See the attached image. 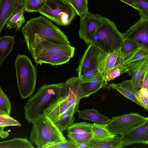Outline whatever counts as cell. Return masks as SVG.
Here are the masks:
<instances>
[{
  "mask_svg": "<svg viewBox=\"0 0 148 148\" xmlns=\"http://www.w3.org/2000/svg\"><path fill=\"white\" fill-rule=\"evenodd\" d=\"M21 32L30 53L40 42L44 40L61 45H70L65 34L45 16H40L28 20L22 27Z\"/></svg>",
  "mask_w": 148,
  "mask_h": 148,
  "instance_id": "1",
  "label": "cell"
},
{
  "mask_svg": "<svg viewBox=\"0 0 148 148\" xmlns=\"http://www.w3.org/2000/svg\"><path fill=\"white\" fill-rule=\"evenodd\" d=\"M69 94L65 82L44 84L34 95L30 97L24 107L26 119L30 123L44 117V112L51 104Z\"/></svg>",
  "mask_w": 148,
  "mask_h": 148,
  "instance_id": "2",
  "label": "cell"
},
{
  "mask_svg": "<svg viewBox=\"0 0 148 148\" xmlns=\"http://www.w3.org/2000/svg\"><path fill=\"white\" fill-rule=\"evenodd\" d=\"M14 65L17 87L23 99L29 97L36 89L37 76V69L29 57L24 54H18L16 57Z\"/></svg>",
  "mask_w": 148,
  "mask_h": 148,
  "instance_id": "3",
  "label": "cell"
},
{
  "mask_svg": "<svg viewBox=\"0 0 148 148\" xmlns=\"http://www.w3.org/2000/svg\"><path fill=\"white\" fill-rule=\"evenodd\" d=\"M32 124L30 141L38 148H46L49 145L66 139L62 131L47 116L38 119Z\"/></svg>",
  "mask_w": 148,
  "mask_h": 148,
  "instance_id": "4",
  "label": "cell"
},
{
  "mask_svg": "<svg viewBox=\"0 0 148 148\" xmlns=\"http://www.w3.org/2000/svg\"><path fill=\"white\" fill-rule=\"evenodd\" d=\"M103 19V25L97 31L92 43L108 54L120 48L123 37L113 21L104 17Z\"/></svg>",
  "mask_w": 148,
  "mask_h": 148,
  "instance_id": "5",
  "label": "cell"
},
{
  "mask_svg": "<svg viewBox=\"0 0 148 148\" xmlns=\"http://www.w3.org/2000/svg\"><path fill=\"white\" fill-rule=\"evenodd\" d=\"M37 12L61 26L71 24L77 14L73 8L64 0H45Z\"/></svg>",
  "mask_w": 148,
  "mask_h": 148,
  "instance_id": "6",
  "label": "cell"
},
{
  "mask_svg": "<svg viewBox=\"0 0 148 148\" xmlns=\"http://www.w3.org/2000/svg\"><path fill=\"white\" fill-rule=\"evenodd\" d=\"M147 118L139 113L132 112L112 117L110 121L104 125L113 134L116 136L121 135L145 123Z\"/></svg>",
  "mask_w": 148,
  "mask_h": 148,
  "instance_id": "7",
  "label": "cell"
},
{
  "mask_svg": "<svg viewBox=\"0 0 148 148\" xmlns=\"http://www.w3.org/2000/svg\"><path fill=\"white\" fill-rule=\"evenodd\" d=\"M79 36L88 45L92 43L98 29L103 25V16L88 12L80 18Z\"/></svg>",
  "mask_w": 148,
  "mask_h": 148,
  "instance_id": "8",
  "label": "cell"
},
{
  "mask_svg": "<svg viewBox=\"0 0 148 148\" xmlns=\"http://www.w3.org/2000/svg\"><path fill=\"white\" fill-rule=\"evenodd\" d=\"M107 54L93 43L88 45L76 69L78 77L89 70L98 69Z\"/></svg>",
  "mask_w": 148,
  "mask_h": 148,
  "instance_id": "9",
  "label": "cell"
},
{
  "mask_svg": "<svg viewBox=\"0 0 148 148\" xmlns=\"http://www.w3.org/2000/svg\"><path fill=\"white\" fill-rule=\"evenodd\" d=\"M75 48L70 45L59 44L47 40L40 42L30 53L34 59L53 54L66 56L71 58L73 57Z\"/></svg>",
  "mask_w": 148,
  "mask_h": 148,
  "instance_id": "10",
  "label": "cell"
},
{
  "mask_svg": "<svg viewBox=\"0 0 148 148\" xmlns=\"http://www.w3.org/2000/svg\"><path fill=\"white\" fill-rule=\"evenodd\" d=\"M123 34V39H130L137 42L140 47L148 50V19L140 17L137 22Z\"/></svg>",
  "mask_w": 148,
  "mask_h": 148,
  "instance_id": "11",
  "label": "cell"
},
{
  "mask_svg": "<svg viewBox=\"0 0 148 148\" xmlns=\"http://www.w3.org/2000/svg\"><path fill=\"white\" fill-rule=\"evenodd\" d=\"M121 137L123 147L135 144H148V117L145 123Z\"/></svg>",
  "mask_w": 148,
  "mask_h": 148,
  "instance_id": "12",
  "label": "cell"
},
{
  "mask_svg": "<svg viewBox=\"0 0 148 148\" xmlns=\"http://www.w3.org/2000/svg\"><path fill=\"white\" fill-rule=\"evenodd\" d=\"M23 9H25L24 0H0V33L10 18Z\"/></svg>",
  "mask_w": 148,
  "mask_h": 148,
  "instance_id": "13",
  "label": "cell"
},
{
  "mask_svg": "<svg viewBox=\"0 0 148 148\" xmlns=\"http://www.w3.org/2000/svg\"><path fill=\"white\" fill-rule=\"evenodd\" d=\"M127 73L131 77L135 86L138 89L142 88L145 74L148 69V56L135 61L128 66Z\"/></svg>",
  "mask_w": 148,
  "mask_h": 148,
  "instance_id": "14",
  "label": "cell"
},
{
  "mask_svg": "<svg viewBox=\"0 0 148 148\" xmlns=\"http://www.w3.org/2000/svg\"><path fill=\"white\" fill-rule=\"evenodd\" d=\"M107 88L108 90H116L125 97L144 108L143 106L136 98V94L138 90L131 79L124 81L119 84L112 83L108 86Z\"/></svg>",
  "mask_w": 148,
  "mask_h": 148,
  "instance_id": "15",
  "label": "cell"
},
{
  "mask_svg": "<svg viewBox=\"0 0 148 148\" xmlns=\"http://www.w3.org/2000/svg\"><path fill=\"white\" fill-rule=\"evenodd\" d=\"M108 84V82L102 75L90 79L80 80V85L83 98L89 97Z\"/></svg>",
  "mask_w": 148,
  "mask_h": 148,
  "instance_id": "16",
  "label": "cell"
},
{
  "mask_svg": "<svg viewBox=\"0 0 148 148\" xmlns=\"http://www.w3.org/2000/svg\"><path fill=\"white\" fill-rule=\"evenodd\" d=\"M90 148H122L123 142L120 136L103 139L92 138L90 141Z\"/></svg>",
  "mask_w": 148,
  "mask_h": 148,
  "instance_id": "17",
  "label": "cell"
},
{
  "mask_svg": "<svg viewBox=\"0 0 148 148\" xmlns=\"http://www.w3.org/2000/svg\"><path fill=\"white\" fill-rule=\"evenodd\" d=\"M78 113L79 119L91 121L99 124H106L110 119L99 113L94 108L79 110Z\"/></svg>",
  "mask_w": 148,
  "mask_h": 148,
  "instance_id": "18",
  "label": "cell"
},
{
  "mask_svg": "<svg viewBox=\"0 0 148 148\" xmlns=\"http://www.w3.org/2000/svg\"><path fill=\"white\" fill-rule=\"evenodd\" d=\"M120 48L108 54L99 65L98 69L104 77L108 70L119 63Z\"/></svg>",
  "mask_w": 148,
  "mask_h": 148,
  "instance_id": "19",
  "label": "cell"
},
{
  "mask_svg": "<svg viewBox=\"0 0 148 148\" xmlns=\"http://www.w3.org/2000/svg\"><path fill=\"white\" fill-rule=\"evenodd\" d=\"M15 36L8 35L0 37V65L9 55L15 43Z\"/></svg>",
  "mask_w": 148,
  "mask_h": 148,
  "instance_id": "20",
  "label": "cell"
},
{
  "mask_svg": "<svg viewBox=\"0 0 148 148\" xmlns=\"http://www.w3.org/2000/svg\"><path fill=\"white\" fill-rule=\"evenodd\" d=\"M71 58L66 56L56 54L37 58L34 60L37 64L46 63L52 65H59L67 62Z\"/></svg>",
  "mask_w": 148,
  "mask_h": 148,
  "instance_id": "21",
  "label": "cell"
},
{
  "mask_svg": "<svg viewBox=\"0 0 148 148\" xmlns=\"http://www.w3.org/2000/svg\"><path fill=\"white\" fill-rule=\"evenodd\" d=\"M148 56V50L140 47L120 59V63L123 66H127L131 63Z\"/></svg>",
  "mask_w": 148,
  "mask_h": 148,
  "instance_id": "22",
  "label": "cell"
},
{
  "mask_svg": "<svg viewBox=\"0 0 148 148\" xmlns=\"http://www.w3.org/2000/svg\"><path fill=\"white\" fill-rule=\"evenodd\" d=\"M32 143L26 138H15L0 143V148H34Z\"/></svg>",
  "mask_w": 148,
  "mask_h": 148,
  "instance_id": "23",
  "label": "cell"
},
{
  "mask_svg": "<svg viewBox=\"0 0 148 148\" xmlns=\"http://www.w3.org/2000/svg\"><path fill=\"white\" fill-rule=\"evenodd\" d=\"M25 9L20 10L13 15L7 21L5 25L6 29H14L18 31L25 22Z\"/></svg>",
  "mask_w": 148,
  "mask_h": 148,
  "instance_id": "24",
  "label": "cell"
},
{
  "mask_svg": "<svg viewBox=\"0 0 148 148\" xmlns=\"http://www.w3.org/2000/svg\"><path fill=\"white\" fill-rule=\"evenodd\" d=\"M92 133V138L95 139H103L117 136L107 130L105 127L104 124L95 123H93Z\"/></svg>",
  "mask_w": 148,
  "mask_h": 148,
  "instance_id": "25",
  "label": "cell"
},
{
  "mask_svg": "<svg viewBox=\"0 0 148 148\" xmlns=\"http://www.w3.org/2000/svg\"><path fill=\"white\" fill-rule=\"evenodd\" d=\"M70 5L80 18L86 15L88 12V0H64Z\"/></svg>",
  "mask_w": 148,
  "mask_h": 148,
  "instance_id": "26",
  "label": "cell"
},
{
  "mask_svg": "<svg viewBox=\"0 0 148 148\" xmlns=\"http://www.w3.org/2000/svg\"><path fill=\"white\" fill-rule=\"evenodd\" d=\"M140 47L136 42L129 38L123 39L120 49V59Z\"/></svg>",
  "mask_w": 148,
  "mask_h": 148,
  "instance_id": "27",
  "label": "cell"
},
{
  "mask_svg": "<svg viewBox=\"0 0 148 148\" xmlns=\"http://www.w3.org/2000/svg\"><path fill=\"white\" fill-rule=\"evenodd\" d=\"M128 69L120 63H119L107 71L104 77L108 82L117 77L124 73H127Z\"/></svg>",
  "mask_w": 148,
  "mask_h": 148,
  "instance_id": "28",
  "label": "cell"
},
{
  "mask_svg": "<svg viewBox=\"0 0 148 148\" xmlns=\"http://www.w3.org/2000/svg\"><path fill=\"white\" fill-rule=\"evenodd\" d=\"M93 125L86 122L73 123L67 129V133H92Z\"/></svg>",
  "mask_w": 148,
  "mask_h": 148,
  "instance_id": "29",
  "label": "cell"
},
{
  "mask_svg": "<svg viewBox=\"0 0 148 148\" xmlns=\"http://www.w3.org/2000/svg\"><path fill=\"white\" fill-rule=\"evenodd\" d=\"M80 79L78 77H73L66 80L65 83L79 99L83 98L80 85Z\"/></svg>",
  "mask_w": 148,
  "mask_h": 148,
  "instance_id": "30",
  "label": "cell"
},
{
  "mask_svg": "<svg viewBox=\"0 0 148 148\" xmlns=\"http://www.w3.org/2000/svg\"><path fill=\"white\" fill-rule=\"evenodd\" d=\"M11 102L7 95L0 87V112L10 115L12 109Z\"/></svg>",
  "mask_w": 148,
  "mask_h": 148,
  "instance_id": "31",
  "label": "cell"
},
{
  "mask_svg": "<svg viewBox=\"0 0 148 148\" xmlns=\"http://www.w3.org/2000/svg\"><path fill=\"white\" fill-rule=\"evenodd\" d=\"M21 123L17 120L6 114L0 112V131L9 126H21Z\"/></svg>",
  "mask_w": 148,
  "mask_h": 148,
  "instance_id": "32",
  "label": "cell"
},
{
  "mask_svg": "<svg viewBox=\"0 0 148 148\" xmlns=\"http://www.w3.org/2000/svg\"><path fill=\"white\" fill-rule=\"evenodd\" d=\"M68 87L69 89V94L66 99L74 114L76 112H78L79 110V108L80 99L77 97L68 86Z\"/></svg>",
  "mask_w": 148,
  "mask_h": 148,
  "instance_id": "33",
  "label": "cell"
},
{
  "mask_svg": "<svg viewBox=\"0 0 148 148\" xmlns=\"http://www.w3.org/2000/svg\"><path fill=\"white\" fill-rule=\"evenodd\" d=\"M44 2L40 0H24L25 11L29 13L37 12L42 6Z\"/></svg>",
  "mask_w": 148,
  "mask_h": 148,
  "instance_id": "34",
  "label": "cell"
},
{
  "mask_svg": "<svg viewBox=\"0 0 148 148\" xmlns=\"http://www.w3.org/2000/svg\"><path fill=\"white\" fill-rule=\"evenodd\" d=\"M75 119L74 116H66L59 119L55 124L61 131L67 129L73 123Z\"/></svg>",
  "mask_w": 148,
  "mask_h": 148,
  "instance_id": "35",
  "label": "cell"
},
{
  "mask_svg": "<svg viewBox=\"0 0 148 148\" xmlns=\"http://www.w3.org/2000/svg\"><path fill=\"white\" fill-rule=\"evenodd\" d=\"M67 136L70 139L78 143L90 140L92 138V133H68Z\"/></svg>",
  "mask_w": 148,
  "mask_h": 148,
  "instance_id": "36",
  "label": "cell"
},
{
  "mask_svg": "<svg viewBox=\"0 0 148 148\" xmlns=\"http://www.w3.org/2000/svg\"><path fill=\"white\" fill-rule=\"evenodd\" d=\"M136 96L138 101L148 112V90L143 88H140L136 92Z\"/></svg>",
  "mask_w": 148,
  "mask_h": 148,
  "instance_id": "37",
  "label": "cell"
},
{
  "mask_svg": "<svg viewBox=\"0 0 148 148\" xmlns=\"http://www.w3.org/2000/svg\"><path fill=\"white\" fill-rule=\"evenodd\" d=\"M77 143L71 140L66 139L58 143L52 144L46 148H77Z\"/></svg>",
  "mask_w": 148,
  "mask_h": 148,
  "instance_id": "38",
  "label": "cell"
},
{
  "mask_svg": "<svg viewBox=\"0 0 148 148\" xmlns=\"http://www.w3.org/2000/svg\"><path fill=\"white\" fill-rule=\"evenodd\" d=\"M139 11L141 17L148 19V0H135Z\"/></svg>",
  "mask_w": 148,
  "mask_h": 148,
  "instance_id": "39",
  "label": "cell"
},
{
  "mask_svg": "<svg viewBox=\"0 0 148 148\" xmlns=\"http://www.w3.org/2000/svg\"><path fill=\"white\" fill-rule=\"evenodd\" d=\"M101 75H102L98 69L95 68L86 71L79 77L81 80H85L92 79Z\"/></svg>",
  "mask_w": 148,
  "mask_h": 148,
  "instance_id": "40",
  "label": "cell"
},
{
  "mask_svg": "<svg viewBox=\"0 0 148 148\" xmlns=\"http://www.w3.org/2000/svg\"><path fill=\"white\" fill-rule=\"evenodd\" d=\"M123 2L132 6L138 11L139 10L137 4L135 0H120Z\"/></svg>",
  "mask_w": 148,
  "mask_h": 148,
  "instance_id": "41",
  "label": "cell"
},
{
  "mask_svg": "<svg viewBox=\"0 0 148 148\" xmlns=\"http://www.w3.org/2000/svg\"><path fill=\"white\" fill-rule=\"evenodd\" d=\"M90 140L85 141L80 143H77V148H90Z\"/></svg>",
  "mask_w": 148,
  "mask_h": 148,
  "instance_id": "42",
  "label": "cell"
},
{
  "mask_svg": "<svg viewBox=\"0 0 148 148\" xmlns=\"http://www.w3.org/2000/svg\"><path fill=\"white\" fill-rule=\"evenodd\" d=\"M142 88L148 90V69L144 75Z\"/></svg>",
  "mask_w": 148,
  "mask_h": 148,
  "instance_id": "43",
  "label": "cell"
},
{
  "mask_svg": "<svg viewBox=\"0 0 148 148\" xmlns=\"http://www.w3.org/2000/svg\"><path fill=\"white\" fill-rule=\"evenodd\" d=\"M9 133L7 131L3 130L0 131V136L1 138H4L7 137L9 135Z\"/></svg>",
  "mask_w": 148,
  "mask_h": 148,
  "instance_id": "44",
  "label": "cell"
},
{
  "mask_svg": "<svg viewBox=\"0 0 148 148\" xmlns=\"http://www.w3.org/2000/svg\"><path fill=\"white\" fill-rule=\"evenodd\" d=\"M40 0L44 1L45 0Z\"/></svg>",
  "mask_w": 148,
  "mask_h": 148,
  "instance_id": "45",
  "label": "cell"
}]
</instances>
